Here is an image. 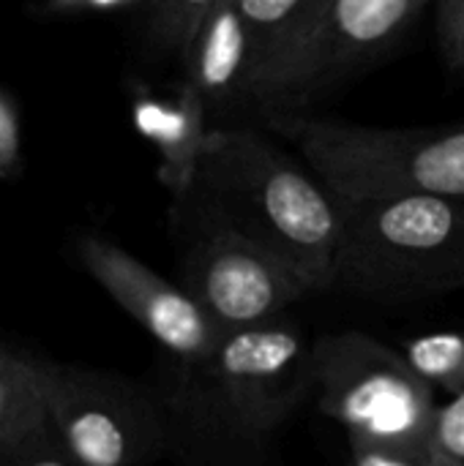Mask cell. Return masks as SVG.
Returning a JSON list of instances; mask_svg holds the SVG:
<instances>
[{"label": "cell", "instance_id": "cell-18", "mask_svg": "<svg viewBox=\"0 0 464 466\" xmlns=\"http://www.w3.org/2000/svg\"><path fill=\"white\" fill-rule=\"evenodd\" d=\"M438 35L446 63L464 74V0H435Z\"/></svg>", "mask_w": 464, "mask_h": 466}, {"label": "cell", "instance_id": "cell-12", "mask_svg": "<svg viewBox=\"0 0 464 466\" xmlns=\"http://www.w3.org/2000/svg\"><path fill=\"white\" fill-rule=\"evenodd\" d=\"M46 360L0 341V451L16 448L44 429Z\"/></svg>", "mask_w": 464, "mask_h": 466}, {"label": "cell", "instance_id": "cell-4", "mask_svg": "<svg viewBox=\"0 0 464 466\" xmlns=\"http://www.w3.org/2000/svg\"><path fill=\"white\" fill-rule=\"evenodd\" d=\"M287 139L334 194H432L464 199V120L443 126H364L273 109Z\"/></svg>", "mask_w": 464, "mask_h": 466}, {"label": "cell", "instance_id": "cell-16", "mask_svg": "<svg viewBox=\"0 0 464 466\" xmlns=\"http://www.w3.org/2000/svg\"><path fill=\"white\" fill-rule=\"evenodd\" d=\"M432 448L440 461L464 466V390L440 404L432 431Z\"/></svg>", "mask_w": 464, "mask_h": 466}, {"label": "cell", "instance_id": "cell-9", "mask_svg": "<svg viewBox=\"0 0 464 466\" xmlns=\"http://www.w3.org/2000/svg\"><path fill=\"white\" fill-rule=\"evenodd\" d=\"M85 273L153 339L159 358L189 363L205 358L224 333L180 287L159 276L123 246L101 235L77 238Z\"/></svg>", "mask_w": 464, "mask_h": 466}, {"label": "cell", "instance_id": "cell-3", "mask_svg": "<svg viewBox=\"0 0 464 466\" xmlns=\"http://www.w3.org/2000/svg\"><path fill=\"white\" fill-rule=\"evenodd\" d=\"M334 205L339 248L331 289L405 303L464 287V199L334 194Z\"/></svg>", "mask_w": 464, "mask_h": 466}, {"label": "cell", "instance_id": "cell-15", "mask_svg": "<svg viewBox=\"0 0 464 466\" xmlns=\"http://www.w3.org/2000/svg\"><path fill=\"white\" fill-rule=\"evenodd\" d=\"M216 0H145L150 44L164 55H183L202 16Z\"/></svg>", "mask_w": 464, "mask_h": 466}, {"label": "cell", "instance_id": "cell-2", "mask_svg": "<svg viewBox=\"0 0 464 466\" xmlns=\"http://www.w3.org/2000/svg\"><path fill=\"white\" fill-rule=\"evenodd\" d=\"M191 194L279 254L312 295L331 289L339 248L334 194L265 137L249 128L211 131Z\"/></svg>", "mask_w": 464, "mask_h": 466}, {"label": "cell", "instance_id": "cell-6", "mask_svg": "<svg viewBox=\"0 0 464 466\" xmlns=\"http://www.w3.org/2000/svg\"><path fill=\"white\" fill-rule=\"evenodd\" d=\"M44 426L74 466H150L167 456L153 382L46 360Z\"/></svg>", "mask_w": 464, "mask_h": 466}, {"label": "cell", "instance_id": "cell-17", "mask_svg": "<svg viewBox=\"0 0 464 466\" xmlns=\"http://www.w3.org/2000/svg\"><path fill=\"white\" fill-rule=\"evenodd\" d=\"M350 445V466H443L435 448H397L380 442L347 440Z\"/></svg>", "mask_w": 464, "mask_h": 466}, {"label": "cell", "instance_id": "cell-11", "mask_svg": "<svg viewBox=\"0 0 464 466\" xmlns=\"http://www.w3.org/2000/svg\"><path fill=\"white\" fill-rule=\"evenodd\" d=\"M186 76L208 106L249 96L254 76V38L238 0H216L180 55Z\"/></svg>", "mask_w": 464, "mask_h": 466}, {"label": "cell", "instance_id": "cell-21", "mask_svg": "<svg viewBox=\"0 0 464 466\" xmlns=\"http://www.w3.org/2000/svg\"><path fill=\"white\" fill-rule=\"evenodd\" d=\"M52 11H118V8H142L145 0H49Z\"/></svg>", "mask_w": 464, "mask_h": 466}, {"label": "cell", "instance_id": "cell-5", "mask_svg": "<svg viewBox=\"0 0 464 466\" xmlns=\"http://www.w3.org/2000/svg\"><path fill=\"white\" fill-rule=\"evenodd\" d=\"M312 399L347 440L432 448L438 390L413 371L405 352L361 330L312 344Z\"/></svg>", "mask_w": 464, "mask_h": 466}, {"label": "cell", "instance_id": "cell-14", "mask_svg": "<svg viewBox=\"0 0 464 466\" xmlns=\"http://www.w3.org/2000/svg\"><path fill=\"white\" fill-rule=\"evenodd\" d=\"M405 358L435 390L457 396L464 390V330L427 333L405 344Z\"/></svg>", "mask_w": 464, "mask_h": 466}, {"label": "cell", "instance_id": "cell-1", "mask_svg": "<svg viewBox=\"0 0 464 466\" xmlns=\"http://www.w3.org/2000/svg\"><path fill=\"white\" fill-rule=\"evenodd\" d=\"M178 466H273L312 396V344L284 317L224 330L189 363L159 358L153 380Z\"/></svg>", "mask_w": 464, "mask_h": 466}, {"label": "cell", "instance_id": "cell-7", "mask_svg": "<svg viewBox=\"0 0 464 466\" xmlns=\"http://www.w3.org/2000/svg\"><path fill=\"white\" fill-rule=\"evenodd\" d=\"M435 0H323L298 38L252 82L271 109L306 101L391 46Z\"/></svg>", "mask_w": 464, "mask_h": 466}, {"label": "cell", "instance_id": "cell-13", "mask_svg": "<svg viewBox=\"0 0 464 466\" xmlns=\"http://www.w3.org/2000/svg\"><path fill=\"white\" fill-rule=\"evenodd\" d=\"M320 3L323 0H238L254 38V76L298 38V33L309 25Z\"/></svg>", "mask_w": 464, "mask_h": 466}, {"label": "cell", "instance_id": "cell-19", "mask_svg": "<svg viewBox=\"0 0 464 466\" xmlns=\"http://www.w3.org/2000/svg\"><path fill=\"white\" fill-rule=\"evenodd\" d=\"M0 466H74L57 448L46 426L16 448L0 451Z\"/></svg>", "mask_w": 464, "mask_h": 466}, {"label": "cell", "instance_id": "cell-8", "mask_svg": "<svg viewBox=\"0 0 464 466\" xmlns=\"http://www.w3.org/2000/svg\"><path fill=\"white\" fill-rule=\"evenodd\" d=\"M180 265V287L222 330L260 325L309 298L306 281L268 246L208 208Z\"/></svg>", "mask_w": 464, "mask_h": 466}, {"label": "cell", "instance_id": "cell-22", "mask_svg": "<svg viewBox=\"0 0 464 466\" xmlns=\"http://www.w3.org/2000/svg\"><path fill=\"white\" fill-rule=\"evenodd\" d=\"M443 466H451V464H446V461H443Z\"/></svg>", "mask_w": 464, "mask_h": 466}, {"label": "cell", "instance_id": "cell-10", "mask_svg": "<svg viewBox=\"0 0 464 466\" xmlns=\"http://www.w3.org/2000/svg\"><path fill=\"white\" fill-rule=\"evenodd\" d=\"M131 120L137 131L159 153V180L161 186L186 199L194 191L197 172L211 137L208 128V101L189 82L172 85L167 93L137 90L131 101Z\"/></svg>", "mask_w": 464, "mask_h": 466}, {"label": "cell", "instance_id": "cell-20", "mask_svg": "<svg viewBox=\"0 0 464 466\" xmlns=\"http://www.w3.org/2000/svg\"><path fill=\"white\" fill-rule=\"evenodd\" d=\"M19 167H22L19 117L14 101L0 90V177L16 175Z\"/></svg>", "mask_w": 464, "mask_h": 466}]
</instances>
